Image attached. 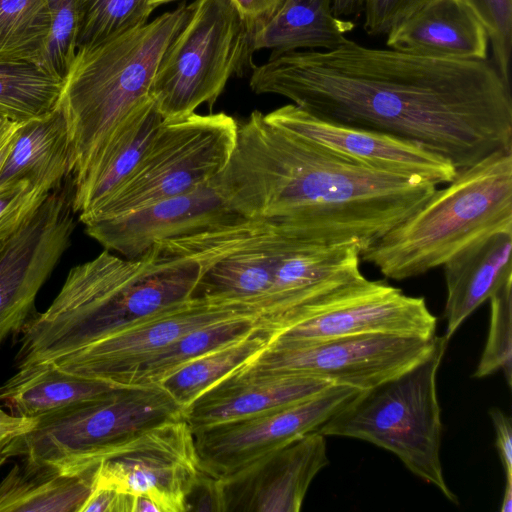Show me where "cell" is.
<instances>
[{"label":"cell","instance_id":"cell-10","mask_svg":"<svg viewBox=\"0 0 512 512\" xmlns=\"http://www.w3.org/2000/svg\"><path fill=\"white\" fill-rule=\"evenodd\" d=\"M437 336L365 334L302 343H269L245 366L310 375L334 384L370 389L425 359Z\"/></svg>","mask_w":512,"mask_h":512},{"label":"cell","instance_id":"cell-22","mask_svg":"<svg viewBox=\"0 0 512 512\" xmlns=\"http://www.w3.org/2000/svg\"><path fill=\"white\" fill-rule=\"evenodd\" d=\"M512 230L492 233L470 244L444 265V319L448 339L505 282L512 279Z\"/></svg>","mask_w":512,"mask_h":512},{"label":"cell","instance_id":"cell-44","mask_svg":"<svg viewBox=\"0 0 512 512\" xmlns=\"http://www.w3.org/2000/svg\"><path fill=\"white\" fill-rule=\"evenodd\" d=\"M333 14L341 19L358 17L364 12L366 0H330ZM350 20V19H349Z\"/></svg>","mask_w":512,"mask_h":512},{"label":"cell","instance_id":"cell-20","mask_svg":"<svg viewBox=\"0 0 512 512\" xmlns=\"http://www.w3.org/2000/svg\"><path fill=\"white\" fill-rule=\"evenodd\" d=\"M333 384L310 375L263 371L244 365L198 396L185 408L184 417L195 432L306 400Z\"/></svg>","mask_w":512,"mask_h":512},{"label":"cell","instance_id":"cell-30","mask_svg":"<svg viewBox=\"0 0 512 512\" xmlns=\"http://www.w3.org/2000/svg\"><path fill=\"white\" fill-rule=\"evenodd\" d=\"M65 78L43 64L0 62V117L24 123L51 113L60 103Z\"/></svg>","mask_w":512,"mask_h":512},{"label":"cell","instance_id":"cell-14","mask_svg":"<svg viewBox=\"0 0 512 512\" xmlns=\"http://www.w3.org/2000/svg\"><path fill=\"white\" fill-rule=\"evenodd\" d=\"M361 391L333 384L306 400L197 430L193 433L201 466L213 477L225 478L316 431Z\"/></svg>","mask_w":512,"mask_h":512},{"label":"cell","instance_id":"cell-43","mask_svg":"<svg viewBox=\"0 0 512 512\" xmlns=\"http://www.w3.org/2000/svg\"><path fill=\"white\" fill-rule=\"evenodd\" d=\"M22 123L0 117V173Z\"/></svg>","mask_w":512,"mask_h":512},{"label":"cell","instance_id":"cell-45","mask_svg":"<svg viewBox=\"0 0 512 512\" xmlns=\"http://www.w3.org/2000/svg\"><path fill=\"white\" fill-rule=\"evenodd\" d=\"M133 512H162L160 505L146 495H135Z\"/></svg>","mask_w":512,"mask_h":512},{"label":"cell","instance_id":"cell-40","mask_svg":"<svg viewBox=\"0 0 512 512\" xmlns=\"http://www.w3.org/2000/svg\"><path fill=\"white\" fill-rule=\"evenodd\" d=\"M489 415L495 430L496 448L503 466L505 477H512V424L510 416L493 407Z\"/></svg>","mask_w":512,"mask_h":512},{"label":"cell","instance_id":"cell-8","mask_svg":"<svg viewBox=\"0 0 512 512\" xmlns=\"http://www.w3.org/2000/svg\"><path fill=\"white\" fill-rule=\"evenodd\" d=\"M254 27L231 0H196L195 9L164 53L152 98L164 120L213 106L229 78L251 62Z\"/></svg>","mask_w":512,"mask_h":512},{"label":"cell","instance_id":"cell-38","mask_svg":"<svg viewBox=\"0 0 512 512\" xmlns=\"http://www.w3.org/2000/svg\"><path fill=\"white\" fill-rule=\"evenodd\" d=\"M187 511L225 512L220 480L204 469L186 497Z\"/></svg>","mask_w":512,"mask_h":512},{"label":"cell","instance_id":"cell-31","mask_svg":"<svg viewBox=\"0 0 512 512\" xmlns=\"http://www.w3.org/2000/svg\"><path fill=\"white\" fill-rule=\"evenodd\" d=\"M52 24L48 0H0V62L42 64Z\"/></svg>","mask_w":512,"mask_h":512},{"label":"cell","instance_id":"cell-27","mask_svg":"<svg viewBox=\"0 0 512 512\" xmlns=\"http://www.w3.org/2000/svg\"><path fill=\"white\" fill-rule=\"evenodd\" d=\"M97 466L64 473L19 460L0 482V512H80Z\"/></svg>","mask_w":512,"mask_h":512},{"label":"cell","instance_id":"cell-41","mask_svg":"<svg viewBox=\"0 0 512 512\" xmlns=\"http://www.w3.org/2000/svg\"><path fill=\"white\" fill-rule=\"evenodd\" d=\"M38 418H22L5 412L0 406V467L8 459L7 448L15 437L31 430Z\"/></svg>","mask_w":512,"mask_h":512},{"label":"cell","instance_id":"cell-25","mask_svg":"<svg viewBox=\"0 0 512 512\" xmlns=\"http://www.w3.org/2000/svg\"><path fill=\"white\" fill-rule=\"evenodd\" d=\"M118 387L65 371L46 361L18 369L0 386V401L14 416L38 418L100 398Z\"/></svg>","mask_w":512,"mask_h":512},{"label":"cell","instance_id":"cell-4","mask_svg":"<svg viewBox=\"0 0 512 512\" xmlns=\"http://www.w3.org/2000/svg\"><path fill=\"white\" fill-rule=\"evenodd\" d=\"M512 230V149L457 171L415 212L362 251L393 280L420 276L492 233Z\"/></svg>","mask_w":512,"mask_h":512},{"label":"cell","instance_id":"cell-39","mask_svg":"<svg viewBox=\"0 0 512 512\" xmlns=\"http://www.w3.org/2000/svg\"><path fill=\"white\" fill-rule=\"evenodd\" d=\"M135 495L95 481L80 512H133Z\"/></svg>","mask_w":512,"mask_h":512},{"label":"cell","instance_id":"cell-3","mask_svg":"<svg viewBox=\"0 0 512 512\" xmlns=\"http://www.w3.org/2000/svg\"><path fill=\"white\" fill-rule=\"evenodd\" d=\"M195 1L101 43L77 48L61 99L71 144L72 182L97 157L115 129L154 102L153 81L162 57L190 19Z\"/></svg>","mask_w":512,"mask_h":512},{"label":"cell","instance_id":"cell-47","mask_svg":"<svg viewBox=\"0 0 512 512\" xmlns=\"http://www.w3.org/2000/svg\"><path fill=\"white\" fill-rule=\"evenodd\" d=\"M170 1H174V0H149L151 6L155 9L156 7H158L159 5L163 4V3H166V2H170Z\"/></svg>","mask_w":512,"mask_h":512},{"label":"cell","instance_id":"cell-19","mask_svg":"<svg viewBox=\"0 0 512 512\" xmlns=\"http://www.w3.org/2000/svg\"><path fill=\"white\" fill-rule=\"evenodd\" d=\"M329 464L325 436L306 433L220 480L225 512H298Z\"/></svg>","mask_w":512,"mask_h":512},{"label":"cell","instance_id":"cell-9","mask_svg":"<svg viewBox=\"0 0 512 512\" xmlns=\"http://www.w3.org/2000/svg\"><path fill=\"white\" fill-rule=\"evenodd\" d=\"M238 122L224 112L163 120L135 168L83 224L191 192L215 179L234 150Z\"/></svg>","mask_w":512,"mask_h":512},{"label":"cell","instance_id":"cell-23","mask_svg":"<svg viewBox=\"0 0 512 512\" xmlns=\"http://www.w3.org/2000/svg\"><path fill=\"white\" fill-rule=\"evenodd\" d=\"M163 120L151 102L134 111L115 129L85 173L72 182L73 210L80 221L125 181Z\"/></svg>","mask_w":512,"mask_h":512},{"label":"cell","instance_id":"cell-36","mask_svg":"<svg viewBox=\"0 0 512 512\" xmlns=\"http://www.w3.org/2000/svg\"><path fill=\"white\" fill-rule=\"evenodd\" d=\"M50 193L34 187L28 180L0 185V240L17 230Z\"/></svg>","mask_w":512,"mask_h":512},{"label":"cell","instance_id":"cell-7","mask_svg":"<svg viewBox=\"0 0 512 512\" xmlns=\"http://www.w3.org/2000/svg\"><path fill=\"white\" fill-rule=\"evenodd\" d=\"M143 264L108 250L72 268L44 312H36L18 336L17 369L50 361L104 338L152 314L133 278Z\"/></svg>","mask_w":512,"mask_h":512},{"label":"cell","instance_id":"cell-18","mask_svg":"<svg viewBox=\"0 0 512 512\" xmlns=\"http://www.w3.org/2000/svg\"><path fill=\"white\" fill-rule=\"evenodd\" d=\"M213 180L191 192L123 215L89 221L84 224L85 232L105 250L135 259L157 242L198 233L241 218L218 194Z\"/></svg>","mask_w":512,"mask_h":512},{"label":"cell","instance_id":"cell-33","mask_svg":"<svg viewBox=\"0 0 512 512\" xmlns=\"http://www.w3.org/2000/svg\"><path fill=\"white\" fill-rule=\"evenodd\" d=\"M490 324L487 340L473 378H484L502 371L512 384V279L490 298Z\"/></svg>","mask_w":512,"mask_h":512},{"label":"cell","instance_id":"cell-26","mask_svg":"<svg viewBox=\"0 0 512 512\" xmlns=\"http://www.w3.org/2000/svg\"><path fill=\"white\" fill-rule=\"evenodd\" d=\"M354 28L352 20L333 14L330 0H283L254 29L253 49H270L271 56L299 48L330 50L342 44Z\"/></svg>","mask_w":512,"mask_h":512},{"label":"cell","instance_id":"cell-28","mask_svg":"<svg viewBox=\"0 0 512 512\" xmlns=\"http://www.w3.org/2000/svg\"><path fill=\"white\" fill-rule=\"evenodd\" d=\"M259 327L263 328L259 318L241 317L193 329L144 359L116 386L158 385L186 363L238 341Z\"/></svg>","mask_w":512,"mask_h":512},{"label":"cell","instance_id":"cell-13","mask_svg":"<svg viewBox=\"0 0 512 512\" xmlns=\"http://www.w3.org/2000/svg\"><path fill=\"white\" fill-rule=\"evenodd\" d=\"M241 317L259 318V314L240 302L193 296L50 361L65 371L116 386L124 374L183 334Z\"/></svg>","mask_w":512,"mask_h":512},{"label":"cell","instance_id":"cell-1","mask_svg":"<svg viewBox=\"0 0 512 512\" xmlns=\"http://www.w3.org/2000/svg\"><path fill=\"white\" fill-rule=\"evenodd\" d=\"M250 87L320 119L417 143L457 170L512 149V97L486 60L424 57L346 39L255 66Z\"/></svg>","mask_w":512,"mask_h":512},{"label":"cell","instance_id":"cell-42","mask_svg":"<svg viewBox=\"0 0 512 512\" xmlns=\"http://www.w3.org/2000/svg\"><path fill=\"white\" fill-rule=\"evenodd\" d=\"M241 15L254 27L267 21L283 0H231Z\"/></svg>","mask_w":512,"mask_h":512},{"label":"cell","instance_id":"cell-37","mask_svg":"<svg viewBox=\"0 0 512 512\" xmlns=\"http://www.w3.org/2000/svg\"><path fill=\"white\" fill-rule=\"evenodd\" d=\"M429 0H366L364 29L368 35H387Z\"/></svg>","mask_w":512,"mask_h":512},{"label":"cell","instance_id":"cell-6","mask_svg":"<svg viewBox=\"0 0 512 512\" xmlns=\"http://www.w3.org/2000/svg\"><path fill=\"white\" fill-rule=\"evenodd\" d=\"M185 418L160 385L123 386L100 398L38 417L13 439L7 457L64 473L97 466L115 447L163 423Z\"/></svg>","mask_w":512,"mask_h":512},{"label":"cell","instance_id":"cell-12","mask_svg":"<svg viewBox=\"0 0 512 512\" xmlns=\"http://www.w3.org/2000/svg\"><path fill=\"white\" fill-rule=\"evenodd\" d=\"M437 318L423 297L408 296L384 281L363 277L305 309L271 342L302 343L332 338L389 334L432 338Z\"/></svg>","mask_w":512,"mask_h":512},{"label":"cell","instance_id":"cell-46","mask_svg":"<svg viewBox=\"0 0 512 512\" xmlns=\"http://www.w3.org/2000/svg\"><path fill=\"white\" fill-rule=\"evenodd\" d=\"M501 512L512 510V477H505L504 493L501 502Z\"/></svg>","mask_w":512,"mask_h":512},{"label":"cell","instance_id":"cell-34","mask_svg":"<svg viewBox=\"0 0 512 512\" xmlns=\"http://www.w3.org/2000/svg\"><path fill=\"white\" fill-rule=\"evenodd\" d=\"M487 32L497 70L510 84L512 0H464Z\"/></svg>","mask_w":512,"mask_h":512},{"label":"cell","instance_id":"cell-2","mask_svg":"<svg viewBox=\"0 0 512 512\" xmlns=\"http://www.w3.org/2000/svg\"><path fill=\"white\" fill-rule=\"evenodd\" d=\"M213 181L244 218L271 219L287 234L320 244L355 240L362 251L437 189L419 176L338 157L270 124L259 111L238 123L231 157Z\"/></svg>","mask_w":512,"mask_h":512},{"label":"cell","instance_id":"cell-24","mask_svg":"<svg viewBox=\"0 0 512 512\" xmlns=\"http://www.w3.org/2000/svg\"><path fill=\"white\" fill-rule=\"evenodd\" d=\"M73 170L68 122L61 101L49 114L21 124L0 173V185L28 180L48 193Z\"/></svg>","mask_w":512,"mask_h":512},{"label":"cell","instance_id":"cell-35","mask_svg":"<svg viewBox=\"0 0 512 512\" xmlns=\"http://www.w3.org/2000/svg\"><path fill=\"white\" fill-rule=\"evenodd\" d=\"M52 33L42 64L65 78L76 51V0H48Z\"/></svg>","mask_w":512,"mask_h":512},{"label":"cell","instance_id":"cell-15","mask_svg":"<svg viewBox=\"0 0 512 512\" xmlns=\"http://www.w3.org/2000/svg\"><path fill=\"white\" fill-rule=\"evenodd\" d=\"M201 466L185 418L158 425L115 447L98 464L95 481L155 500L162 512H186Z\"/></svg>","mask_w":512,"mask_h":512},{"label":"cell","instance_id":"cell-32","mask_svg":"<svg viewBox=\"0 0 512 512\" xmlns=\"http://www.w3.org/2000/svg\"><path fill=\"white\" fill-rule=\"evenodd\" d=\"M153 10L149 0H76V49L145 25Z\"/></svg>","mask_w":512,"mask_h":512},{"label":"cell","instance_id":"cell-21","mask_svg":"<svg viewBox=\"0 0 512 512\" xmlns=\"http://www.w3.org/2000/svg\"><path fill=\"white\" fill-rule=\"evenodd\" d=\"M400 52L453 60H486V30L464 0H429L387 35Z\"/></svg>","mask_w":512,"mask_h":512},{"label":"cell","instance_id":"cell-11","mask_svg":"<svg viewBox=\"0 0 512 512\" xmlns=\"http://www.w3.org/2000/svg\"><path fill=\"white\" fill-rule=\"evenodd\" d=\"M72 196V184L52 191L0 249V346L37 312V293L70 245Z\"/></svg>","mask_w":512,"mask_h":512},{"label":"cell","instance_id":"cell-16","mask_svg":"<svg viewBox=\"0 0 512 512\" xmlns=\"http://www.w3.org/2000/svg\"><path fill=\"white\" fill-rule=\"evenodd\" d=\"M268 220L276 233L278 257L260 322L273 337L291 325L307 307L363 278L360 270L363 248L355 240L320 244L300 239Z\"/></svg>","mask_w":512,"mask_h":512},{"label":"cell","instance_id":"cell-29","mask_svg":"<svg viewBox=\"0 0 512 512\" xmlns=\"http://www.w3.org/2000/svg\"><path fill=\"white\" fill-rule=\"evenodd\" d=\"M270 340V332L259 327L238 341L186 363L158 385L185 410L212 385L250 362Z\"/></svg>","mask_w":512,"mask_h":512},{"label":"cell","instance_id":"cell-5","mask_svg":"<svg viewBox=\"0 0 512 512\" xmlns=\"http://www.w3.org/2000/svg\"><path fill=\"white\" fill-rule=\"evenodd\" d=\"M449 339L437 336L421 362L370 389L362 390L316 431L360 439L395 454L414 475L453 503L441 463L442 421L436 378Z\"/></svg>","mask_w":512,"mask_h":512},{"label":"cell","instance_id":"cell-48","mask_svg":"<svg viewBox=\"0 0 512 512\" xmlns=\"http://www.w3.org/2000/svg\"><path fill=\"white\" fill-rule=\"evenodd\" d=\"M7 238H8V237H7ZM5 240H6V239H4V240H0V249L2 248V246H3L4 242H5Z\"/></svg>","mask_w":512,"mask_h":512},{"label":"cell","instance_id":"cell-17","mask_svg":"<svg viewBox=\"0 0 512 512\" xmlns=\"http://www.w3.org/2000/svg\"><path fill=\"white\" fill-rule=\"evenodd\" d=\"M265 119L338 157L373 169L415 175L445 184L457 168L446 158L423 146L387 133L329 122L294 104L281 106Z\"/></svg>","mask_w":512,"mask_h":512}]
</instances>
